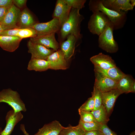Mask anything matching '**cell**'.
Instances as JSON below:
<instances>
[{
	"instance_id": "26",
	"label": "cell",
	"mask_w": 135,
	"mask_h": 135,
	"mask_svg": "<svg viewBox=\"0 0 135 135\" xmlns=\"http://www.w3.org/2000/svg\"><path fill=\"white\" fill-rule=\"evenodd\" d=\"M78 124L85 132L100 130L102 125L96 121L84 122L80 120Z\"/></svg>"
},
{
	"instance_id": "28",
	"label": "cell",
	"mask_w": 135,
	"mask_h": 135,
	"mask_svg": "<svg viewBox=\"0 0 135 135\" xmlns=\"http://www.w3.org/2000/svg\"><path fill=\"white\" fill-rule=\"evenodd\" d=\"M78 112L80 117V120L82 122H90L96 121L91 112L85 111L79 109Z\"/></svg>"
},
{
	"instance_id": "3",
	"label": "cell",
	"mask_w": 135,
	"mask_h": 135,
	"mask_svg": "<svg viewBox=\"0 0 135 135\" xmlns=\"http://www.w3.org/2000/svg\"><path fill=\"white\" fill-rule=\"evenodd\" d=\"M114 27L110 22L104 31L98 36V46L110 53L116 52L118 50V44L113 36Z\"/></svg>"
},
{
	"instance_id": "21",
	"label": "cell",
	"mask_w": 135,
	"mask_h": 135,
	"mask_svg": "<svg viewBox=\"0 0 135 135\" xmlns=\"http://www.w3.org/2000/svg\"><path fill=\"white\" fill-rule=\"evenodd\" d=\"M94 72L108 77L117 82L125 74L116 66L107 70H103L96 66H94Z\"/></svg>"
},
{
	"instance_id": "31",
	"label": "cell",
	"mask_w": 135,
	"mask_h": 135,
	"mask_svg": "<svg viewBox=\"0 0 135 135\" xmlns=\"http://www.w3.org/2000/svg\"><path fill=\"white\" fill-rule=\"evenodd\" d=\"M65 2L72 8L80 10L84 7L86 0H64Z\"/></svg>"
},
{
	"instance_id": "23",
	"label": "cell",
	"mask_w": 135,
	"mask_h": 135,
	"mask_svg": "<svg viewBox=\"0 0 135 135\" xmlns=\"http://www.w3.org/2000/svg\"><path fill=\"white\" fill-rule=\"evenodd\" d=\"M135 81L132 76L125 74L117 82L116 88L122 94L131 92L132 86Z\"/></svg>"
},
{
	"instance_id": "36",
	"label": "cell",
	"mask_w": 135,
	"mask_h": 135,
	"mask_svg": "<svg viewBox=\"0 0 135 135\" xmlns=\"http://www.w3.org/2000/svg\"><path fill=\"white\" fill-rule=\"evenodd\" d=\"M12 4V0H0V7H9Z\"/></svg>"
},
{
	"instance_id": "44",
	"label": "cell",
	"mask_w": 135,
	"mask_h": 135,
	"mask_svg": "<svg viewBox=\"0 0 135 135\" xmlns=\"http://www.w3.org/2000/svg\"></svg>"
},
{
	"instance_id": "35",
	"label": "cell",
	"mask_w": 135,
	"mask_h": 135,
	"mask_svg": "<svg viewBox=\"0 0 135 135\" xmlns=\"http://www.w3.org/2000/svg\"><path fill=\"white\" fill-rule=\"evenodd\" d=\"M10 7H0V22L4 19Z\"/></svg>"
},
{
	"instance_id": "15",
	"label": "cell",
	"mask_w": 135,
	"mask_h": 135,
	"mask_svg": "<svg viewBox=\"0 0 135 135\" xmlns=\"http://www.w3.org/2000/svg\"><path fill=\"white\" fill-rule=\"evenodd\" d=\"M103 5L107 8L117 12H128L132 10L134 7L130 0H101Z\"/></svg>"
},
{
	"instance_id": "9",
	"label": "cell",
	"mask_w": 135,
	"mask_h": 135,
	"mask_svg": "<svg viewBox=\"0 0 135 135\" xmlns=\"http://www.w3.org/2000/svg\"><path fill=\"white\" fill-rule=\"evenodd\" d=\"M28 52L31 54V58L46 60L48 57L55 51L41 44L34 43L30 40L27 44Z\"/></svg>"
},
{
	"instance_id": "34",
	"label": "cell",
	"mask_w": 135,
	"mask_h": 135,
	"mask_svg": "<svg viewBox=\"0 0 135 135\" xmlns=\"http://www.w3.org/2000/svg\"><path fill=\"white\" fill-rule=\"evenodd\" d=\"M27 0H13L12 3L14 5L19 8H22L24 7L26 5Z\"/></svg>"
},
{
	"instance_id": "17",
	"label": "cell",
	"mask_w": 135,
	"mask_h": 135,
	"mask_svg": "<svg viewBox=\"0 0 135 135\" xmlns=\"http://www.w3.org/2000/svg\"><path fill=\"white\" fill-rule=\"evenodd\" d=\"M78 40L74 35L71 34L67 37L65 40L59 43L60 49L64 53L67 61L74 55L75 44Z\"/></svg>"
},
{
	"instance_id": "38",
	"label": "cell",
	"mask_w": 135,
	"mask_h": 135,
	"mask_svg": "<svg viewBox=\"0 0 135 135\" xmlns=\"http://www.w3.org/2000/svg\"><path fill=\"white\" fill-rule=\"evenodd\" d=\"M20 128L25 135H29V134L26 131L24 125L23 124L20 125Z\"/></svg>"
},
{
	"instance_id": "41",
	"label": "cell",
	"mask_w": 135,
	"mask_h": 135,
	"mask_svg": "<svg viewBox=\"0 0 135 135\" xmlns=\"http://www.w3.org/2000/svg\"><path fill=\"white\" fill-rule=\"evenodd\" d=\"M3 30V29L2 28L0 24V35L2 32Z\"/></svg>"
},
{
	"instance_id": "12",
	"label": "cell",
	"mask_w": 135,
	"mask_h": 135,
	"mask_svg": "<svg viewBox=\"0 0 135 135\" xmlns=\"http://www.w3.org/2000/svg\"><path fill=\"white\" fill-rule=\"evenodd\" d=\"M94 72L95 80L94 86L101 92H106L117 89V82L102 75Z\"/></svg>"
},
{
	"instance_id": "11",
	"label": "cell",
	"mask_w": 135,
	"mask_h": 135,
	"mask_svg": "<svg viewBox=\"0 0 135 135\" xmlns=\"http://www.w3.org/2000/svg\"><path fill=\"white\" fill-rule=\"evenodd\" d=\"M55 34L54 33L44 35L37 36L30 38V40L34 43L41 44L56 51L59 49L60 44L56 39Z\"/></svg>"
},
{
	"instance_id": "25",
	"label": "cell",
	"mask_w": 135,
	"mask_h": 135,
	"mask_svg": "<svg viewBox=\"0 0 135 135\" xmlns=\"http://www.w3.org/2000/svg\"><path fill=\"white\" fill-rule=\"evenodd\" d=\"M84 132L78 124L76 126L70 125L64 127L59 135H84Z\"/></svg>"
},
{
	"instance_id": "7",
	"label": "cell",
	"mask_w": 135,
	"mask_h": 135,
	"mask_svg": "<svg viewBox=\"0 0 135 135\" xmlns=\"http://www.w3.org/2000/svg\"><path fill=\"white\" fill-rule=\"evenodd\" d=\"M21 10L14 4L9 8L0 24L3 30L18 28V24Z\"/></svg>"
},
{
	"instance_id": "20",
	"label": "cell",
	"mask_w": 135,
	"mask_h": 135,
	"mask_svg": "<svg viewBox=\"0 0 135 135\" xmlns=\"http://www.w3.org/2000/svg\"><path fill=\"white\" fill-rule=\"evenodd\" d=\"M36 22L29 10L25 8L21 11L18 24V28H31Z\"/></svg>"
},
{
	"instance_id": "39",
	"label": "cell",
	"mask_w": 135,
	"mask_h": 135,
	"mask_svg": "<svg viewBox=\"0 0 135 135\" xmlns=\"http://www.w3.org/2000/svg\"><path fill=\"white\" fill-rule=\"evenodd\" d=\"M135 92V81L133 83L132 86L131 92L134 93Z\"/></svg>"
},
{
	"instance_id": "30",
	"label": "cell",
	"mask_w": 135,
	"mask_h": 135,
	"mask_svg": "<svg viewBox=\"0 0 135 135\" xmlns=\"http://www.w3.org/2000/svg\"><path fill=\"white\" fill-rule=\"evenodd\" d=\"M94 108V100L92 96L88 98L79 108V109L85 111L91 112Z\"/></svg>"
},
{
	"instance_id": "1",
	"label": "cell",
	"mask_w": 135,
	"mask_h": 135,
	"mask_svg": "<svg viewBox=\"0 0 135 135\" xmlns=\"http://www.w3.org/2000/svg\"><path fill=\"white\" fill-rule=\"evenodd\" d=\"M80 10L72 8L68 18L62 26L58 32L60 43L64 41L69 35H74L78 40L81 39L80 24L84 19L80 12Z\"/></svg>"
},
{
	"instance_id": "2",
	"label": "cell",
	"mask_w": 135,
	"mask_h": 135,
	"mask_svg": "<svg viewBox=\"0 0 135 135\" xmlns=\"http://www.w3.org/2000/svg\"><path fill=\"white\" fill-rule=\"evenodd\" d=\"M88 6L90 10L92 12L99 11L104 14L113 25L114 30L122 28L126 23L128 12H117L109 9L103 5L101 0H90Z\"/></svg>"
},
{
	"instance_id": "29",
	"label": "cell",
	"mask_w": 135,
	"mask_h": 135,
	"mask_svg": "<svg viewBox=\"0 0 135 135\" xmlns=\"http://www.w3.org/2000/svg\"><path fill=\"white\" fill-rule=\"evenodd\" d=\"M101 93L100 91L95 87H94L93 90L92 94V96H93L94 100V110L99 108L102 104Z\"/></svg>"
},
{
	"instance_id": "6",
	"label": "cell",
	"mask_w": 135,
	"mask_h": 135,
	"mask_svg": "<svg viewBox=\"0 0 135 135\" xmlns=\"http://www.w3.org/2000/svg\"><path fill=\"white\" fill-rule=\"evenodd\" d=\"M61 27L59 20L57 18H54L46 22H37L31 28L35 30L37 36H40L58 33Z\"/></svg>"
},
{
	"instance_id": "42",
	"label": "cell",
	"mask_w": 135,
	"mask_h": 135,
	"mask_svg": "<svg viewBox=\"0 0 135 135\" xmlns=\"http://www.w3.org/2000/svg\"><path fill=\"white\" fill-rule=\"evenodd\" d=\"M130 135H135V132H132Z\"/></svg>"
},
{
	"instance_id": "24",
	"label": "cell",
	"mask_w": 135,
	"mask_h": 135,
	"mask_svg": "<svg viewBox=\"0 0 135 135\" xmlns=\"http://www.w3.org/2000/svg\"><path fill=\"white\" fill-rule=\"evenodd\" d=\"M91 112L95 121L101 125L106 124L110 120L109 116L102 104L99 108Z\"/></svg>"
},
{
	"instance_id": "37",
	"label": "cell",
	"mask_w": 135,
	"mask_h": 135,
	"mask_svg": "<svg viewBox=\"0 0 135 135\" xmlns=\"http://www.w3.org/2000/svg\"><path fill=\"white\" fill-rule=\"evenodd\" d=\"M84 135H104L100 130L85 132Z\"/></svg>"
},
{
	"instance_id": "8",
	"label": "cell",
	"mask_w": 135,
	"mask_h": 135,
	"mask_svg": "<svg viewBox=\"0 0 135 135\" xmlns=\"http://www.w3.org/2000/svg\"><path fill=\"white\" fill-rule=\"evenodd\" d=\"M46 60L49 63L50 69L65 70L68 68V61L60 49L50 55Z\"/></svg>"
},
{
	"instance_id": "32",
	"label": "cell",
	"mask_w": 135,
	"mask_h": 135,
	"mask_svg": "<svg viewBox=\"0 0 135 135\" xmlns=\"http://www.w3.org/2000/svg\"><path fill=\"white\" fill-rule=\"evenodd\" d=\"M20 29L15 28L3 30L2 32L0 35L17 36Z\"/></svg>"
},
{
	"instance_id": "43",
	"label": "cell",
	"mask_w": 135,
	"mask_h": 135,
	"mask_svg": "<svg viewBox=\"0 0 135 135\" xmlns=\"http://www.w3.org/2000/svg\"><path fill=\"white\" fill-rule=\"evenodd\" d=\"M2 130H2V128L0 127V135H1V133L2 131Z\"/></svg>"
},
{
	"instance_id": "22",
	"label": "cell",
	"mask_w": 135,
	"mask_h": 135,
	"mask_svg": "<svg viewBox=\"0 0 135 135\" xmlns=\"http://www.w3.org/2000/svg\"><path fill=\"white\" fill-rule=\"evenodd\" d=\"M50 69L48 62L45 60L31 58L28 64L27 69L29 70L42 72Z\"/></svg>"
},
{
	"instance_id": "33",
	"label": "cell",
	"mask_w": 135,
	"mask_h": 135,
	"mask_svg": "<svg viewBox=\"0 0 135 135\" xmlns=\"http://www.w3.org/2000/svg\"><path fill=\"white\" fill-rule=\"evenodd\" d=\"M100 130L104 135H117L114 132L109 128L106 124L102 125Z\"/></svg>"
},
{
	"instance_id": "10",
	"label": "cell",
	"mask_w": 135,
	"mask_h": 135,
	"mask_svg": "<svg viewBox=\"0 0 135 135\" xmlns=\"http://www.w3.org/2000/svg\"><path fill=\"white\" fill-rule=\"evenodd\" d=\"M21 112H15L12 109L7 112L6 116V125L1 135H10L15 126L23 118Z\"/></svg>"
},
{
	"instance_id": "18",
	"label": "cell",
	"mask_w": 135,
	"mask_h": 135,
	"mask_svg": "<svg viewBox=\"0 0 135 135\" xmlns=\"http://www.w3.org/2000/svg\"><path fill=\"white\" fill-rule=\"evenodd\" d=\"M22 40L16 36L0 35V46L4 50L12 52L18 47Z\"/></svg>"
},
{
	"instance_id": "40",
	"label": "cell",
	"mask_w": 135,
	"mask_h": 135,
	"mask_svg": "<svg viewBox=\"0 0 135 135\" xmlns=\"http://www.w3.org/2000/svg\"><path fill=\"white\" fill-rule=\"evenodd\" d=\"M130 2L131 5L134 7L135 5V0H130Z\"/></svg>"
},
{
	"instance_id": "27",
	"label": "cell",
	"mask_w": 135,
	"mask_h": 135,
	"mask_svg": "<svg viewBox=\"0 0 135 135\" xmlns=\"http://www.w3.org/2000/svg\"><path fill=\"white\" fill-rule=\"evenodd\" d=\"M37 36L36 31L32 28L20 29L17 35V36L22 39L29 37L33 38Z\"/></svg>"
},
{
	"instance_id": "5",
	"label": "cell",
	"mask_w": 135,
	"mask_h": 135,
	"mask_svg": "<svg viewBox=\"0 0 135 135\" xmlns=\"http://www.w3.org/2000/svg\"><path fill=\"white\" fill-rule=\"evenodd\" d=\"M90 17L88 23V28L92 34L99 36L110 22L108 17L103 13L95 11Z\"/></svg>"
},
{
	"instance_id": "4",
	"label": "cell",
	"mask_w": 135,
	"mask_h": 135,
	"mask_svg": "<svg viewBox=\"0 0 135 135\" xmlns=\"http://www.w3.org/2000/svg\"><path fill=\"white\" fill-rule=\"evenodd\" d=\"M6 103L10 106L15 112L26 111L25 105L18 92L10 88L0 91V103Z\"/></svg>"
},
{
	"instance_id": "13",
	"label": "cell",
	"mask_w": 135,
	"mask_h": 135,
	"mask_svg": "<svg viewBox=\"0 0 135 135\" xmlns=\"http://www.w3.org/2000/svg\"><path fill=\"white\" fill-rule=\"evenodd\" d=\"M102 104L109 116L112 112L115 102L118 97L122 94L117 89L101 93Z\"/></svg>"
},
{
	"instance_id": "19",
	"label": "cell",
	"mask_w": 135,
	"mask_h": 135,
	"mask_svg": "<svg viewBox=\"0 0 135 135\" xmlns=\"http://www.w3.org/2000/svg\"><path fill=\"white\" fill-rule=\"evenodd\" d=\"M64 128L59 122L55 120L45 124L34 135H59Z\"/></svg>"
},
{
	"instance_id": "16",
	"label": "cell",
	"mask_w": 135,
	"mask_h": 135,
	"mask_svg": "<svg viewBox=\"0 0 135 135\" xmlns=\"http://www.w3.org/2000/svg\"><path fill=\"white\" fill-rule=\"evenodd\" d=\"M90 60L94 64L103 70H107L116 66V64L112 57L102 53L92 57Z\"/></svg>"
},
{
	"instance_id": "14",
	"label": "cell",
	"mask_w": 135,
	"mask_h": 135,
	"mask_svg": "<svg viewBox=\"0 0 135 135\" xmlns=\"http://www.w3.org/2000/svg\"><path fill=\"white\" fill-rule=\"evenodd\" d=\"M71 8L64 0H57L52 17L58 19L61 26L68 18Z\"/></svg>"
}]
</instances>
